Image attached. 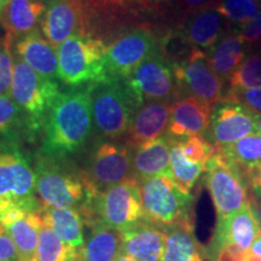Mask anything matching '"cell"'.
<instances>
[{
	"mask_svg": "<svg viewBox=\"0 0 261 261\" xmlns=\"http://www.w3.org/2000/svg\"><path fill=\"white\" fill-rule=\"evenodd\" d=\"M93 130L89 87L64 91L52 104L45 120L40 152L68 159L87 144Z\"/></svg>",
	"mask_w": 261,
	"mask_h": 261,
	"instance_id": "cell-1",
	"label": "cell"
},
{
	"mask_svg": "<svg viewBox=\"0 0 261 261\" xmlns=\"http://www.w3.org/2000/svg\"><path fill=\"white\" fill-rule=\"evenodd\" d=\"M35 191L42 207L80 208L90 205L84 171L68 159L39 151L34 159Z\"/></svg>",
	"mask_w": 261,
	"mask_h": 261,
	"instance_id": "cell-2",
	"label": "cell"
},
{
	"mask_svg": "<svg viewBox=\"0 0 261 261\" xmlns=\"http://www.w3.org/2000/svg\"><path fill=\"white\" fill-rule=\"evenodd\" d=\"M87 87L94 132L110 139L125 136L140 107L126 80L107 76Z\"/></svg>",
	"mask_w": 261,
	"mask_h": 261,
	"instance_id": "cell-3",
	"label": "cell"
},
{
	"mask_svg": "<svg viewBox=\"0 0 261 261\" xmlns=\"http://www.w3.org/2000/svg\"><path fill=\"white\" fill-rule=\"evenodd\" d=\"M60 93L56 80L41 76L14 54V75L9 94L27 116L28 139L34 140L44 132L45 120Z\"/></svg>",
	"mask_w": 261,
	"mask_h": 261,
	"instance_id": "cell-4",
	"label": "cell"
},
{
	"mask_svg": "<svg viewBox=\"0 0 261 261\" xmlns=\"http://www.w3.org/2000/svg\"><path fill=\"white\" fill-rule=\"evenodd\" d=\"M81 15V34L109 45L143 22L136 0H75Z\"/></svg>",
	"mask_w": 261,
	"mask_h": 261,
	"instance_id": "cell-5",
	"label": "cell"
},
{
	"mask_svg": "<svg viewBox=\"0 0 261 261\" xmlns=\"http://www.w3.org/2000/svg\"><path fill=\"white\" fill-rule=\"evenodd\" d=\"M144 220L162 227L194 226L192 196L182 191L171 177L139 180Z\"/></svg>",
	"mask_w": 261,
	"mask_h": 261,
	"instance_id": "cell-6",
	"label": "cell"
},
{
	"mask_svg": "<svg viewBox=\"0 0 261 261\" xmlns=\"http://www.w3.org/2000/svg\"><path fill=\"white\" fill-rule=\"evenodd\" d=\"M0 202H11L32 212L42 208L35 191L34 167L14 137L0 138Z\"/></svg>",
	"mask_w": 261,
	"mask_h": 261,
	"instance_id": "cell-7",
	"label": "cell"
},
{
	"mask_svg": "<svg viewBox=\"0 0 261 261\" xmlns=\"http://www.w3.org/2000/svg\"><path fill=\"white\" fill-rule=\"evenodd\" d=\"M107 47L102 40L79 34L62 42L57 46L58 79L73 89L103 80Z\"/></svg>",
	"mask_w": 261,
	"mask_h": 261,
	"instance_id": "cell-8",
	"label": "cell"
},
{
	"mask_svg": "<svg viewBox=\"0 0 261 261\" xmlns=\"http://www.w3.org/2000/svg\"><path fill=\"white\" fill-rule=\"evenodd\" d=\"M261 234L259 217L252 204L218 219L213 238L204 254L211 261H242Z\"/></svg>",
	"mask_w": 261,
	"mask_h": 261,
	"instance_id": "cell-9",
	"label": "cell"
},
{
	"mask_svg": "<svg viewBox=\"0 0 261 261\" xmlns=\"http://www.w3.org/2000/svg\"><path fill=\"white\" fill-rule=\"evenodd\" d=\"M84 177L89 191L90 204L108 188L135 179L130 148L108 140L97 142L87 160Z\"/></svg>",
	"mask_w": 261,
	"mask_h": 261,
	"instance_id": "cell-10",
	"label": "cell"
},
{
	"mask_svg": "<svg viewBox=\"0 0 261 261\" xmlns=\"http://www.w3.org/2000/svg\"><path fill=\"white\" fill-rule=\"evenodd\" d=\"M205 185L213 200L218 219L250 204L247 179L219 149L205 163Z\"/></svg>",
	"mask_w": 261,
	"mask_h": 261,
	"instance_id": "cell-11",
	"label": "cell"
},
{
	"mask_svg": "<svg viewBox=\"0 0 261 261\" xmlns=\"http://www.w3.org/2000/svg\"><path fill=\"white\" fill-rule=\"evenodd\" d=\"M162 48V39L148 24L129 29L108 45L104 69L108 77L127 79L146 58Z\"/></svg>",
	"mask_w": 261,
	"mask_h": 261,
	"instance_id": "cell-12",
	"label": "cell"
},
{
	"mask_svg": "<svg viewBox=\"0 0 261 261\" xmlns=\"http://www.w3.org/2000/svg\"><path fill=\"white\" fill-rule=\"evenodd\" d=\"M177 99L196 97L214 108L223 98V79L218 76L205 52L191 48L181 61L172 63Z\"/></svg>",
	"mask_w": 261,
	"mask_h": 261,
	"instance_id": "cell-13",
	"label": "cell"
},
{
	"mask_svg": "<svg viewBox=\"0 0 261 261\" xmlns=\"http://www.w3.org/2000/svg\"><path fill=\"white\" fill-rule=\"evenodd\" d=\"M90 207L97 219L120 231L128 230L144 220L142 196L136 179L108 188L94 198Z\"/></svg>",
	"mask_w": 261,
	"mask_h": 261,
	"instance_id": "cell-14",
	"label": "cell"
},
{
	"mask_svg": "<svg viewBox=\"0 0 261 261\" xmlns=\"http://www.w3.org/2000/svg\"><path fill=\"white\" fill-rule=\"evenodd\" d=\"M125 80L139 106L149 100H177L172 64L163 48L142 62Z\"/></svg>",
	"mask_w": 261,
	"mask_h": 261,
	"instance_id": "cell-15",
	"label": "cell"
},
{
	"mask_svg": "<svg viewBox=\"0 0 261 261\" xmlns=\"http://www.w3.org/2000/svg\"><path fill=\"white\" fill-rule=\"evenodd\" d=\"M259 114L237 100L221 98L213 108L207 138L217 149L233 144L250 135H256Z\"/></svg>",
	"mask_w": 261,
	"mask_h": 261,
	"instance_id": "cell-16",
	"label": "cell"
},
{
	"mask_svg": "<svg viewBox=\"0 0 261 261\" xmlns=\"http://www.w3.org/2000/svg\"><path fill=\"white\" fill-rule=\"evenodd\" d=\"M0 224L14 241L18 260L37 261L39 234L42 225L40 212L28 211L11 202H0Z\"/></svg>",
	"mask_w": 261,
	"mask_h": 261,
	"instance_id": "cell-17",
	"label": "cell"
},
{
	"mask_svg": "<svg viewBox=\"0 0 261 261\" xmlns=\"http://www.w3.org/2000/svg\"><path fill=\"white\" fill-rule=\"evenodd\" d=\"M173 102L169 100H149L138 108L127 133L125 145L137 148L150 140L163 136L168 128Z\"/></svg>",
	"mask_w": 261,
	"mask_h": 261,
	"instance_id": "cell-18",
	"label": "cell"
},
{
	"mask_svg": "<svg viewBox=\"0 0 261 261\" xmlns=\"http://www.w3.org/2000/svg\"><path fill=\"white\" fill-rule=\"evenodd\" d=\"M213 107L196 97H184L172 104L167 136L175 139L201 136L210 128Z\"/></svg>",
	"mask_w": 261,
	"mask_h": 261,
	"instance_id": "cell-19",
	"label": "cell"
},
{
	"mask_svg": "<svg viewBox=\"0 0 261 261\" xmlns=\"http://www.w3.org/2000/svg\"><path fill=\"white\" fill-rule=\"evenodd\" d=\"M46 10L41 19L40 31L54 46L81 34V15L75 0H44Z\"/></svg>",
	"mask_w": 261,
	"mask_h": 261,
	"instance_id": "cell-20",
	"label": "cell"
},
{
	"mask_svg": "<svg viewBox=\"0 0 261 261\" xmlns=\"http://www.w3.org/2000/svg\"><path fill=\"white\" fill-rule=\"evenodd\" d=\"M122 233V254L136 261H163L167 242L165 228L142 220Z\"/></svg>",
	"mask_w": 261,
	"mask_h": 261,
	"instance_id": "cell-21",
	"label": "cell"
},
{
	"mask_svg": "<svg viewBox=\"0 0 261 261\" xmlns=\"http://www.w3.org/2000/svg\"><path fill=\"white\" fill-rule=\"evenodd\" d=\"M226 19L217 10L207 9L184 18L179 37L192 48L208 51L223 37Z\"/></svg>",
	"mask_w": 261,
	"mask_h": 261,
	"instance_id": "cell-22",
	"label": "cell"
},
{
	"mask_svg": "<svg viewBox=\"0 0 261 261\" xmlns=\"http://www.w3.org/2000/svg\"><path fill=\"white\" fill-rule=\"evenodd\" d=\"M133 177L137 181L155 177H171V142L168 136L150 140L135 148Z\"/></svg>",
	"mask_w": 261,
	"mask_h": 261,
	"instance_id": "cell-23",
	"label": "cell"
},
{
	"mask_svg": "<svg viewBox=\"0 0 261 261\" xmlns=\"http://www.w3.org/2000/svg\"><path fill=\"white\" fill-rule=\"evenodd\" d=\"M45 10L44 0H11L0 16L6 39L14 45L21 38L38 31Z\"/></svg>",
	"mask_w": 261,
	"mask_h": 261,
	"instance_id": "cell-24",
	"label": "cell"
},
{
	"mask_svg": "<svg viewBox=\"0 0 261 261\" xmlns=\"http://www.w3.org/2000/svg\"><path fill=\"white\" fill-rule=\"evenodd\" d=\"M90 225L89 236L79 249L81 261H114L122 254V231L108 226L99 219L86 221Z\"/></svg>",
	"mask_w": 261,
	"mask_h": 261,
	"instance_id": "cell-25",
	"label": "cell"
},
{
	"mask_svg": "<svg viewBox=\"0 0 261 261\" xmlns=\"http://www.w3.org/2000/svg\"><path fill=\"white\" fill-rule=\"evenodd\" d=\"M15 55L24 61L41 76L58 79V55L55 46L41 35L40 31L21 38L14 44Z\"/></svg>",
	"mask_w": 261,
	"mask_h": 261,
	"instance_id": "cell-26",
	"label": "cell"
},
{
	"mask_svg": "<svg viewBox=\"0 0 261 261\" xmlns=\"http://www.w3.org/2000/svg\"><path fill=\"white\" fill-rule=\"evenodd\" d=\"M44 224L54 231L55 234L64 243L76 248L84 246V218L76 208L42 207L40 211Z\"/></svg>",
	"mask_w": 261,
	"mask_h": 261,
	"instance_id": "cell-27",
	"label": "cell"
},
{
	"mask_svg": "<svg viewBox=\"0 0 261 261\" xmlns=\"http://www.w3.org/2000/svg\"><path fill=\"white\" fill-rule=\"evenodd\" d=\"M205 55L218 76L223 80H230L232 74L244 61L246 42L238 32H228Z\"/></svg>",
	"mask_w": 261,
	"mask_h": 261,
	"instance_id": "cell-28",
	"label": "cell"
},
{
	"mask_svg": "<svg viewBox=\"0 0 261 261\" xmlns=\"http://www.w3.org/2000/svg\"><path fill=\"white\" fill-rule=\"evenodd\" d=\"M163 228L167 234L163 261H203L204 250L196 240L194 226Z\"/></svg>",
	"mask_w": 261,
	"mask_h": 261,
	"instance_id": "cell-29",
	"label": "cell"
},
{
	"mask_svg": "<svg viewBox=\"0 0 261 261\" xmlns=\"http://www.w3.org/2000/svg\"><path fill=\"white\" fill-rule=\"evenodd\" d=\"M219 150L247 179L261 167V135H250Z\"/></svg>",
	"mask_w": 261,
	"mask_h": 261,
	"instance_id": "cell-30",
	"label": "cell"
},
{
	"mask_svg": "<svg viewBox=\"0 0 261 261\" xmlns=\"http://www.w3.org/2000/svg\"><path fill=\"white\" fill-rule=\"evenodd\" d=\"M169 137V136H168ZM171 142V171L172 178L182 191L190 194L192 189L205 172V166L192 162L185 158L179 139L169 137Z\"/></svg>",
	"mask_w": 261,
	"mask_h": 261,
	"instance_id": "cell-31",
	"label": "cell"
},
{
	"mask_svg": "<svg viewBox=\"0 0 261 261\" xmlns=\"http://www.w3.org/2000/svg\"><path fill=\"white\" fill-rule=\"evenodd\" d=\"M79 257V250L61 241L50 227L42 221L37 261H76Z\"/></svg>",
	"mask_w": 261,
	"mask_h": 261,
	"instance_id": "cell-32",
	"label": "cell"
},
{
	"mask_svg": "<svg viewBox=\"0 0 261 261\" xmlns=\"http://www.w3.org/2000/svg\"><path fill=\"white\" fill-rule=\"evenodd\" d=\"M19 133L28 138L27 116L10 94L0 96V136L18 138Z\"/></svg>",
	"mask_w": 261,
	"mask_h": 261,
	"instance_id": "cell-33",
	"label": "cell"
},
{
	"mask_svg": "<svg viewBox=\"0 0 261 261\" xmlns=\"http://www.w3.org/2000/svg\"><path fill=\"white\" fill-rule=\"evenodd\" d=\"M214 10L227 21L243 25L261 11V0H217Z\"/></svg>",
	"mask_w": 261,
	"mask_h": 261,
	"instance_id": "cell-34",
	"label": "cell"
},
{
	"mask_svg": "<svg viewBox=\"0 0 261 261\" xmlns=\"http://www.w3.org/2000/svg\"><path fill=\"white\" fill-rule=\"evenodd\" d=\"M228 81L230 89H261V51L244 58Z\"/></svg>",
	"mask_w": 261,
	"mask_h": 261,
	"instance_id": "cell-35",
	"label": "cell"
},
{
	"mask_svg": "<svg viewBox=\"0 0 261 261\" xmlns=\"http://www.w3.org/2000/svg\"><path fill=\"white\" fill-rule=\"evenodd\" d=\"M179 143H180L185 158L192 162L201 163L204 166L218 150L202 136L188 137L184 140L179 139Z\"/></svg>",
	"mask_w": 261,
	"mask_h": 261,
	"instance_id": "cell-36",
	"label": "cell"
},
{
	"mask_svg": "<svg viewBox=\"0 0 261 261\" xmlns=\"http://www.w3.org/2000/svg\"><path fill=\"white\" fill-rule=\"evenodd\" d=\"M12 42L6 37L0 38V96L10 93L14 75V54Z\"/></svg>",
	"mask_w": 261,
	"mask_h": 261,
	"instance_id": "cell-37",
	"label": "cell"
},
{
	"mask_svg": "<svg viewBox=\"0 0 261 261\" xmlns=\"http://www.w3.org/2000/svg\"><path fill=\"white\" fill-rule=\"evenodd\" d=\"M223 98L241 102L261 115V89H230Z\"/></svg>",
	"mask_w": 261,
	"mask_h": 261,
	"instance_id": "cell-38",
	"label": "cell"
},
{
	"mask_svg": "<svg viewBox=\"0 0 261 261\" xmlns=\"http://www.w3.org/2000/svg\"><path fill=\"white\" fill-rule=\"evenodd\" d=\"M217 0H174V8L185 17L207 9H214Z\"/></svg>",
	"mask_w": 261,
	"mask_h": 261,
	"instance_id": "cell-39",
	"label": "cell"
},
{
	"mask_svg": "<svg viewBox=\"0 0 261 261\" xmlns=\"http://www.w3.org/2000/svg\"><path fill=\"white\" fill-rule=\"evenodd\" d=\"M143 16H160L174 8V0H136Z\"/></svg>",
	"mask_w": 261,
	"mask_h": 261,
	"instance_id": "cell-40",
	"label": "cell"
},
{
	"mask_svg": "<svg viewBox=\"0 0 261 261\" xmlns=\"http://www.w3.org/2000/svg\"><path fill=\"white\" fill-rule=\"evenodd\" d=\"M238 33L246 44H261V11L248 23L241 25Z\"/></svg>",
	"mask_w": 261,
	"mask_h": 261,
	"instance_id": "cell-41",
	"label": "cell"
},
{
	"mask_svg": "<svg viewBox=\"0 0 261 261\" xmlns=\"http://www.w3.org/2000/svg\"><path fill=\"white\" fill-rule=\"evenodd\" d=\"M0 261H19L17 248L2 224H0Z\"/></svg>",
	"mask_w": 261,
	"mask_h": 261,
	"instance_id": "cell-42",
	"label": "cell"
},
{
	"mask_svg": "<svg viewBox=\"0 0 261 261\" xmlns=\"http://www.w3.org/2000/svg\"><path fill=\"white\" fill-rule=\"evenodd\" d=\"M247 181H249V184L252 185L254 191H255L259 196H261V167L257 168L255 172H253L252 174L249 175Z\"/></svg>",
	"mask_w": 261,
	"mask_h": 261,
	"instance_id": "cell-43",
	"label": "cell"
},
{
	"mask_svg": "<svg viewBox=\"0 0 261 261\" xmlns=\"http://www.w3.org/2000/svg\"><path fill=\"white\" fill-rule=\"evenodd\" d=\"M249 252L252 253V254H254V255L261 257V234L256 238L255 242L253 243V246L249 249Z\"/></svg>",
	"mask_w": 261,
	"mask_h": 261,
	"instance_id": "cell-44",
	"label": "cell"
},
{
	"mask_svg": "<svg viewBox=\"0 0 261 261\" xmlns=\"http://www.w3.org/2000/svg\"><path fill=\"white\" fill-rule=\"evenodd\" d=\"M242 261H261V257L254 255V254H252L250 252H248L246 255H244Z\"/></svg>",
	"mask_w": 261,
	"mask_h": 261,
	"instance_id": "cell-45",
	"label": "cell"
},
{
	"mask_svg": "<svg viewBox=\"0 0 261 261\" xmlns=\"http://www.w3.org/2000/svg\"><path fill=\"white\" fill-rule=\"evenodd\" d=\"M114 261H136L135 259H132V257H129V256H127V255H125V254H121V255H119L116 257L115 260Z\"/></svg>",
	"mask_w": 261,
	"mask_h": 261,
	"instance_id": "cell-46",
	"label": "cell"
},
{
	"mask_svg": "<svg viewBox=\"0 0 261 261\" xmlns=\"http://www.w3.org/2000/svg\"><path fill=\"white\" fill-rule=\"evenodd\" d=\"M10 2H11V0H0V16H2L3 11H4L6 5H8Z\"/></svg>",
	"mask_w": 261,
	"mask_h": 261,
	"instance_id": "cell-47",
	"label": "cell"
},
{
	"mask_svg": "<svg viewBox=\"0 0 261 261\" xmlns=\"http://www.w3.org/2000/svg\"><path fill=\"white\" fill-rule=\"evenodd\" d=\"M257 128H259V132L261 135V115H259V117H257Z\"/></svg>",
	"mask_w": 261,
	"mask_h": 261,
	"instance_id": "cell-48",
	"label": "cell"
},
{
	"mask_svg": "<svg viewBox=\"0 0 261 261\" xmlns=\"http://www.w3.org/2000/svg\"><path fill=\"white\" fill-rule=\"evenodd\" d=\"M76 261H81V260H80V259H79V257H77V260H76Z\"/></svg>",
	"mask_w": 261,
	"mask_h": 261,
	"instance_id": "cell-49",
	"label": "cell"
}]
</instances>
